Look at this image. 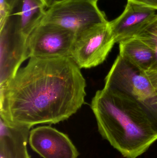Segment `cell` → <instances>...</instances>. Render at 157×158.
I'll list each match as a JSON object with an SVG mask.
<instances>
[{
	"label": "cell",
	"instance_id": "6da1fadb",
	"mask_svg": "<svg viewBox=\"0 0 157 158\" xmlns=\"http://www.w3.org/2000/svg\"><path fill=\"white\" fill-rule=\"evenodd\" d=\"M86 87L81 69L71 57L30 58L0 85V118L29 129L59 123L84 104Z\"/></svg>",
	"mask_w": 157,
	"mask_h": 158
},
{
	"label": "cell",
	"instance_id": "7a4b0ae2",
	"mask_svg": "<svg viewBox=\"0 0 157 158\" xmlns=\"http://www.w3.org/2000/svg\"><path fill=\"white\" fill-rule=\"evenodd\" d=\"M91 108L101 137L124 158H138L157 141V110L149 103L104 85Z\"/></svg>",
	"mask_w": 157,
	"mask_h": 158
},
{
	"label": "cell",
	"instance_id": "3957f363",
	"mask_svg": "<svg viewBox=\"0 0 157 158\" xmlns=\"http://www.w3.org/2000/svg\"><path fill=\"white\" fill-rule=\"evenodd\" d=\"M109 21L96 24L76 34L71 58L80 69L102 64L115 44Z\"/></svg>",
	"mask_w": 157,
	"mask_h": 158
},
{
	"label": "cell",
	"instance_id": "277c9868",
	"mask_svg": "<svg viewBox=\"0 0 157 158\" xmlns=\"http://www.w3.org/2000/svg\"><path fill=\"white\" fill-rule=\"evenodd\" d=\"M96 0H65L48 8L41 22L52 23L76 34L108 21Z\"/></svg>",
	"mask_w": 157,
	"mask_h": 158
},
{
	"label": "cell",
	"instance_id": "5b68a950",
	"mask_svg": "<svg viewBox=\"0 0 157 158\" xmlns=\"http://www.w3.org/2000/svg\"><path fill=\"white\" fill-rule=\"evenodd\" d=\"M76 34L52 23L41 22L27 41L28 58L71 57Z\"/></svg>",
	"mask_w": 157,
	"mask_h": 158
},
{
	"label": "cell",
	"instance_id": "8992f818",
	"mask_svg": "<svg viewBox=\"0 0 157 158\" xmlns=\"http://www.w3.org/2000/svg\"><path fill=\"white\" fill-rule=\"evenodd\" d=\"M27 41L20 31L18 16L13 12L0 26V85L12 78L27 59Z\"/></svg>",
	"mask_w": 157,
	"mask_h": 158
},
{
	"label": "cell",
	"instance_id": "52a82bcc",
	"mask_svg": "<svg viewBox=\"0 0 157 158\" xmlns=\"http://www.w3.org/2000/svg\"><path fill=\"white\" fill-rule=\"evenodd\" d=\"M105 86L117 89L137 100L149 103L156 97L148 78L117 56L105 79Z\"/></svg>",
	"mask_w": 157,
	"mask_h": 158
},
{
	"label": "cell",
	"instance_id": "ba28073f",
	"mask_svg": "<svg viewBox=\"0 0 157 158\" xmlns=\"http://www.w3.org/2000/svg\"><path fill=\"white\" fill-rule=\"evenodd\" d=\"M28 143L43 158H77L79 153L69 136L50 126L30 130Z\"/></svg>",
	"mask_w": 157,
	"mask_h": 158
},
{
	"label": "cell",
	"instance_id": "9c48e42d",
	"mask_svg": "<svg viewBox=\"0 0 157 158\" xmlns=\"http://www.w3.org/2000/svg\"><path fill=\"white\" fill-rule=\"evenodd\" d=\"M157 17L155 9L128 1L122 14L109 21L116 43L135 37Z\"/></svg>",
	"mask_w": 157,
	"mask_h": 158
},
{
	"label": "cell",
	"instance_id": "30bf717a",
	"mask_svg": "<svg viewBox=\"0 0 157 158\" xmlns=\"http://www.w3.org/2000/svg\"><path fill=\"white\" fill-rule=\"evenodd\" d=\"M29 132L0 118V158H31L27 149Z\"/></svg>",
	"mask_w": 157,
	"mask_h": 158
},
{
	"label": "cell",
	"instance_id": "8fae6325",
	"mask_svg": "<svg viewBox=\"0 0 157 158\" xmlns=\"http://www.w3.org/2000/svg\"><path fill=\"white\" fill-rule=\"evenodd\" d=\"M119 55L129 64L140 72L150 69L154 59L153 50L136 37L120 42Z\"/></svg>",
	"mask_w": 157,
	"mask_h": 158
},
{
	"label": "cell",
	"instance_id": "7c38bea8",
	"mask_svg": "<svg viewBox=\"0 0 157 158\" xmlns=\"http://www.w3.org/2000/svg\"><path fill=\"white\" fill-rule=\"evenodd\" d=\"M46 0H19L13 12L18 16L20 31L28 40L41 23L47 11Z\"/></svg>",
	"mask_w": 157,
	"mask_h": 158
},
{
	"label": "cell",
	"instance_id": "4fadbf2b",
	"mask_svg": "<svg viewBox=\"0 0 157 158\" xmlns=\"http://www.w3.org/2000/svg\"><path fill=\"white\" fill-rule=\"evenodd\" d=\"M135 37L143 41L153 50L154 59L149 70L157 71V17Z\"/></svg>",
	"mask_w": 157,
	"mask_h": 158
},
{
	"label": "cell",
	"instance_id": "5bb4252c",
	"mask_svg": "<svg viewBox=\"0 0 157 158\" xmlns=\"http://www.w3.org/2000/svg\"><path fill=\"white\" fill-rule=\"evenodd\" d=\"M19 0H0V26L5 23L17 5Z\"/></svg>",
	"mask_w": 157,
	"mask_h": 158
},
{
	"label": "cell",
	"instance_id": "9a60e30c",
	"mask_svg": "<svg viewBox=\"0 0 157 158\" xmlns=\"http://www.w3.org/2000/svg\"><path fill=\"white\" fill-rule=\"evenodd\" d=\"M143 73L150 81L157 97V71L148 70Z\"/></svg>",
	"mask_w": 157,
	"mask_h": 158
},
{
	"label": "cell",
	"instance_id": "2e32d148",
	"mask_svg": "<svg viewBox=\"0 0 157 158\" xmlns=\"http://www.w3.org/2000/svg\"><path fill=\"white\" fill-rule=\"evenodd\" d=\"M127 1L157 10V0H127Z\"/></svg>",
	"mask_w": 157,
	"mask_h": 158
},
{
	"label": "cell",
	"instance_id": "e0dca14e",
	"mask_svg": "<svg viewBox=\"0 0 157 158\" xmlns=\"http://www.w3.org/2000/svg\"><path fill=\"white\" fill-rule=\"evenodd\" d=\"M65 0H46V2H47V7H51L53 5L57 3L60 2H62ZM96 1H98V0H96Z\"/></svg>",
	"mask_w": 157,
	"mask_h": 158
},
{
	"label": "cell",
	"instance_id": "ac0fdd59",
	"mask_svg": "<svg viewBox=\"0 0 157 158\" xmlns=\"http://www.w3.org/2000/svg\"><path fill=\"white\" fill-rule=\"evenodd\" d=\"M151 105H154L156 107L157 109V97H156L153 101L151 102Z\"/></svg>",
	"mask_w": 157,
	"mask_h": 158
}]
</instances>
